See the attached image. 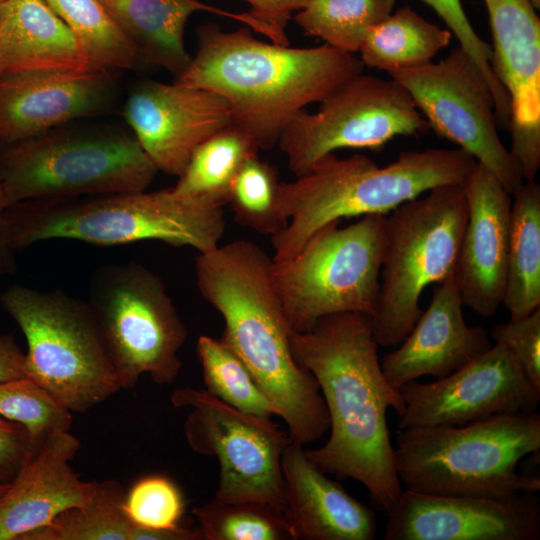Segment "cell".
Returning <instances> with one entry per match:
<instances>
[{"instance_id":"obj_45","label":"cell","mask_w":540,"mask_h":540,"mask_svg":"<svg viewBox=\"0 0 540 540\" xmlns=\"http://www.w3.org/2000/svg\"><path fill=\"white\" fill-rule=\"evenodd\" d=\"M8 487V485L0 486V494Z\"/></svg>"},{"instance_id":"obj_46","label":"cell","mask_w":540,"mask_h":540,"mask_svg":"<svg viewBox=\"0 0 540 540\" xmlns=\"http://www.w3.org/2000/svg\"><path fill=\"white\" fill-rule=\"evenodd\" d=\"M3 0H0V2H2Z\"/></svg>"},{"instance_id":"obj_35","label":"cell","mask_w":540,"mask_h":540,"mask_svg":"<svg viewBox=\"0 0 540 540\" xmlns=\"http://www.w3.org/2000/svg\"><path fill=\"white\" fill-rule=\"evenodd\" d=\"M185 505L178 485L160 474L138 479L125 493L122 503L126 516L134 525L154 531L180 528Z\"/></svg>"},{"instance_id":"obj_11","label":"cell","mask_w":540,"mask_h":540,"mask_svg":"<svg viewBox=\"0 0 540 540\" xmlns=\"http://www.w3.org/2000/svg\"><path fill=\"white\" fill-rule=\"evenodd\" d=\"M88 303L122 389L143 374L160 385L177 378L187 330L159 276L134 262L105 265L91 280Z\"/></svg>"},{"instance_id":"obj_31","label":"cell","mask_w":540,"mask_h":540,"mask_svg":"<svg viewBox=\"0 0 540 540\" xmlns=\"http://www.w3.org/2000/svg\"><path fill=\"white\" fill-rule=\"evenodd\" d=\"M397 0H310L294 19L305 35L354 54L368 31L393 12Z\"/></svg>"},{"instance_id":"obj_4","label":"cell","mask_w":540,"mask_h":540,"mask_svg":"<svg viewBox=\"0 0 540 540\" xmlns=\"http://www.w3.org/2000/svg\"><path fill=\"white\" fill-rule=\"evenodd\" d=\"M477 161L460 148L404 151L385 167L365 154H329L291 182H280L278 204L287 222L271 236L273 261L297 254L318 231L342 218L386 215L442 185L465 186Z\"/></svg>"},{"instance_id":"obj_14","label":"cell","mask_w":540,"mask_h":540,"mask_svg":"<svg viewBox=\"0 0 540 540\" xmlns=\"http://www.w3.org/2000/svg\"><path fill=\"white\" fill-rule=\"evenodd\" d=\"M388 74L405 88L437 134L487 168L511 195L521 186L520 167L497 131L492 91L460 46L437 63Z\"/></svg>"},{"instance_id":"obj_26","label":"cell","mask_w":540,"mask_h":540,"mask_svg":"<svg viewBox=\"0 0 540 540\" xmlns=\"http://www.w3.org/2000/svg\"><path fill=\"white\" fill-rule=\"evenodd\" d=\"M512 195L502 304L516 320L540 307V185L524 181Z\"/></svg>"},{"instance_id":"obj_7","label":"cell","mask_w":540,"mask_h":540,"mask_svg":"<svg viewBox=\"0 0 540 540\" xmlns=\"http://www.w3.org/2000/svg\"><path fill=\"white\" fill-rule=\"evenodd\" d=\"M0 299L26 339L27 378L59 405L84 413L122 389L88 302L21 285Z\"/></svg>"},{"instance_id":"obj_36","label":"cell","mask_w":540,"mask_h":540,"mask_svg":"<svg viewBox=\"0 0 540 540\" xmlns=\"http://www.w3.org/2000/svg\"><path fill=\"white\" fill-rule=\"evenodd\" d=\"M442 18L458 42L484 75L494 97L495 115L500 123L510 117V99L491 68L492 49L474 30L460 0H422Z\"/></svg>"},{"instance_id":"obj_20","label":"cell","mask_w":540,"mask_h":540,"mask_svg":"<svg viewBox=\"0 0 540 540\" xmlns=\"http://www.w3.org/2000/svg\"><path fill=\"white\" fill-rule=\"evenodd\" d=\"M79 449V440L69 431L34 443L18 475L0 494V540H22L94 497L99 482L82 480L70 465Z\"/></svg>"},{"instance_id":"obj_12","label":"cell","mask_w":540,"mask_h":540,"mask_svg":"<svg viewBox=\"0 0 540 540\" xmlns=\"http://www.w3.org/2000/svg\"><path fill=\"white\" fill-rule=\"evenodd\" d=\"M175 408H190L184 435L191 450L219 463L215 499L258 501L285 510L282 457L291 439L269 418L239 411L206 389H176Z\"/></svg>"},{"instance_id":"obj_2","label":"cell","mask_w":540,"mask_h":540,"mask_svg":"<svg viewBox=\"0 0 540 540\" xmlns=\"http://www.w3.org/2000/svg\"><path fill=\"white\" fill-rule=\"evenodd\" d=\"M271 271L272 258L243 239L199 253L195 262L197 287L225 322L221 341L285 421L291 441L304 446L326 433L330 419L316 379L294 359L293 330Z\"/></svg>"},{"instance_id":"obj_10","label":"cell","mask_w":540,"mask_h":540,"mask_svg":"<svg viewBox=\"0 0 540 540\" xmlns=\"http://www.w3.org/2000/svg\"><path fill=\"white\" fill-rule=\"evenodd\" d=\"M386 215L361 216L314 234L293 257L272 260V281L293 332L329 315L375 312Z\"/></svg>"},{"instance_id":"obj_28","label":"cell","mask_w":540,"mask_h":540,"mask_svg":"<svg viewBox=\"0 0 540 540\" xmlns=\"http://www.w3.org/2000/svg\"><path fill=\"white\" fill-rule=\"evenodd\" d=\"M451 38L449 29L405 6L372 27L358 52L364 66L390 73L431 62Z\"/></svg>"},{"instance_id":"obj_29","label":"cell","mask_w":540,"mask_h":540,"mask_svg":"<svg viewBox=\"0 0 540 540\" xmlns=\"http://www.w3.org/2000/svg\"><path fill=\"white\" fill-rule=\"evenodd\" d=\"M73 33L91 70L132 69L139 60L132 43L99 0H45Z\"/></svg>"},{"instance_id":"obj_13","label":"cell","mask_w":540,"mask_h":540,"mask_svg":"<svg viewBox=\"0 0 540 540\" xmlns=\"http://www.w3.org/2000/svg\"><path fill=\"white\" fill-rule=\"evenodd\" d=\"M429 129L400 83L362 72L324 98L318 111L300 112L277 145L298 177L337 150H377L395 137L424 134Z\"/></svg>"},{"instance_id":"obj_24","label":"cell","mask_w":540,"mask_h":540,"mask_svg":"<svg viewBox=\"0 0 540 540\" xmlns=\"http://www.w3.org/2000/svg\"><path fill=\"white\" fill-rule=\"evenodd\" d=\"M91 70L73 33L45 0L0 2V76Z\"/></svg>"},{"instance_id":"obj_39","label":"cell","mask_w":540,"mask_h":540,"mask_svg":"<svg viewBox=\"0 0 540 540\" xmlns=\"http://www.w3.org/2000/svg\"><path fill=\"white\" fill-rule=\"evenodd\" d=\"M42 395L28 379L0 383V416L32 426L42 412Z\"/></svg>"},{"instance_id":"obj_44","label":"cell","mask_w":540,"mask_h":540,"mask_svg":"<svg viewBox=\"0 0 540 540\" xmlns=\"http://www.w3.org/2000/svg\"><path fill=\"white\" fill-rule=\"evenodd\" d=\"M530 2L533 4L536 10H539L540 8V0H530Z\"/></svg>"},{"instance_id":"obj_27","label":"cell","mask_w":540,"mask_h":540,"mask_svg":"<svg viewBox=\"0 0 540 540\" xmlns=\"http://www.w3.org/2000/svg\"><path fill=\"white\" fill-rule=\"evenodd\" d=\"M259 148L241 128L229 124L201 143L171 189L181 198L207 208L228 204L235 178Z\"/></svg>"},{"instance_id":"obj_37","label":"cell","mask_w":540,"mask_h":540,"mask_svg":"<svg viewBox=\"0 0 540 540\" xmlns=\"http://www.w3.org/2000/svg\"><path fill=\"white\" fill-rule=\"evenodd\" d=\"M491 337L513 353L527 379L540 391V307L523 318L496 325Z\"/></svg>"},{"instance_id":"obj_38","label":"cell","mask_w":540,"mask_h":540,"mask_svg":"<svg viewBox=\"0 0 540 540\" xmlns=\"http://www.w3.org/2000/svg\"><path fill=\"white\" fill-rule=\"evenodd\" d=\"M250 5L247 12L249 27L278 45H289L286 29L292 14L310 0H244Z\"/></svg>"},{"instance_id":"obj_3","label":"cell","mask_w":540,"mask_h":540,"mask_svg":"<svg viewBox=\"0 0 540 540\" xmlns=\"http://www.w3.org/2000/svg\"><path fill=\"white\" fill-rule=\"evenodd\" d=\"M198 48L175 82L211 90L228 103L232 123L259 150L271 149L295 117L321 102L364 65L354 54L327 44L300 48L266 43L247 26L197 29Z\"/></svg>"},{"instance_id":"obj_25","label":"cell","mask_w":540,"mask_h":540,"mask_svg":"<svg viewBox=\"0 0 540 540\" xmlns=\"http://www.w3.org/2000/svg\"><path fill=\"white\" fill-rule=\"evenodd\" d=\"M113 22L135 47L139 59L161 67L175 77L192 56L185 47L184 31L189 17L206 11L248 25L246 12L235 13L200 0H99Z\"/></svg>"},{"instance_id":"obj_34","label":"cell","mask_w":540,"mask_h":540,"mask_svg":"<svg viewBox=\"0 0 540 540\" xmlns=\"http://www.w3.org/2000/svg\"><path fill=\"white\" fill-rule=\"evenodd\" d=\"M277 169L258 155L241 167L233 183L228 204L235 221L253 231L275 235L286 226L278 204Z\"/></svg>"},{"instance_id":"obj_32","label":"cell","mask_w":540,"mask_h":540,"mask_svg":"<svg viewBox=\"0 0 540 540\" xmlns=\"http://www.w3.org/2000/svg\"><path fill=\"white\" fill-rule=\"evenodd\" d=\"M192 513L202 540H294L283 512L263 502L214 498Z\"/></svg>"},{"instance_id":"obj_40","label":"cell","mask_w":540,"mask_h":540,"mask_svg":"<svg viewBox=\"0 0 540 540\" xmlns=\"http://www.w3.org/2000/svg\"><path fill=\"white\" fill-rule=\"evenodd\" d=\"M34 443L25 426L0 416V486L16 478Z\"/></svg>"},{"instance_id":"obj_15","label":"cell","mask_w":540,"mask_h":540,"mask_svg":"<svg viewBox=\"0 0 540 540\" xmlns=\"http://www.w3.org/2000/svg\"><path fill=\"white\" fill-rule=\"evenodd\" d=\"M397 389L405 406L399 429L461 426L497 415L532 413L540 401V391L516 357L499 343L437 381H411Z\"/></svg>"},{"instance_id":"obj_1","label":"cell","mask_w":540,"mask_h":540,"mask_svg":"<svg viewBox=\"0 0 540 540\" xmlns=\"http://www.w3.org/2000/svg\"><path fill=\"white\" fill-rule=\"evenodd\" d=\"M371 316L344 312L325 316L304 332H293L294 359L316 379L330 419L328 441L305 450L325 474L352 478L388 513L402 492L387 411L400 416L404 402L385 378Z\"/></svg>"},{"instance_id":"obj_8","label":"cell","mask_w":540,"mask_h":540,"mask_svg":"<svg viewBox=\"0 0 540 540\" xmlns=\"http://www.w3.org/2000/svg\"><path fill=\"white\" fill-rule=\"evenodd\" d=\"M467 216L459 185L435 187L386 215L382 280L371 316L378 345L400 344L422 312L424 289L454 275Z\"/></svg>"},{"instance_id":"obj_6","label":"cell","mask_w":540,"mask_h":540,"mask_svg":"<svg viewBox=\"0 0 540 540\" xmlns=\"http://www.w3.org/2000/svg\"><path fill=\"white\" fill-rule=\"evenodd\" d=\"M540 448V415L515 413L466 425L397 432L395 469L406 490L510 498L540 490V478L517 470Z\"/></svg>"},{"instance_id":"obj_9","label":"cell","mask_w":540,"mask_h":540,"mask_svg":"<svg viewBox=\"0 0 540 540\" xmlns=\"http://www.w3.org/2000/svg\"><path fill=\"white\" fill-rule=\"evenodd\" d=\"M156 167L134 136L50 130L0 157L6 208L29 200L145 191Z\"/></svg>"},{"instance_id":"obj_43","label":"cell","mask_w":540,"mask_h":540,"mask_svg":"<svg viewBox=\"0 0 540 540\" xmlns=\"http://www.w3.org/2000/svg\"><path fill=\"white\" fill-rule=\"evenodd\" d=\"M10 252L8 248L0 247V275L8 268L11 263Z\"/></svg>"},{"instance_id":"obj_33","label":"cell","mask_w":540,"mask_h":540,"mask_svg":"<svg viewBox=\"0 0 540 540\" xmlns=\"http://www.w3.org/2000/svg\"><path fill=\"white\" fill-rule=\"evenodd\" d=\"M196 352L209 393L244 413L269 419L277 415L246 366L221 339L200 336Z\"/></svg>"},{"instance_id":"obj_41","label":"cell","mask_w":540,"mask_h":540,"mask_svg":"<svg viewBox=\"0 0 540 540\" xmlns=\"http://www.w3.org/2000/svg\"><path fill=\"white\" fill-rule=\"evenodd\" d=\"M26 356L11 335H0V383L26 379Z\"/></svg>"},{"instance_id":"obj_17","label":"cell","mask_w":540,"mask_h":540,"mask_svg":"<svg viewBox=\"0 0 540 540\" xmlns=\"http://www.w3.org/2000/svg\"><path fill=\"white\" fill-rule=\"evenodd\" d=\"M124 116L157 171L176 177L201 143L232 123L230 107L220 95L175 81L136 85Z\"/></svg>"},{"instance_id":"obj_23","label":"cell","mask_w":540,"mask_h":540,"mask_svg":"<svg viewBox=\"0 0 540 540\" xmlns=\"http://www.w3.org/2000/svg\"><path fill=\"white\" fill-rule=\"evenodd\" d=\"M285 510L294 540H373L377 517L315 466L303 445L291 441L283 453Z\"/></svg>"},{"instance_id":"obj_22","label":"cell","mask_w":540,"mask_h":540,"mask_svg":"<svg viewBox=\"0 0 540 540\" xmlns=\"http://www.w3.org/2000/svg\"><path fill=\"white\" fill-rule=\"evenodd\" d=\"M463 307L454 275L435 284L429 306L401 346L380 361L390 385L399 388L425 375L445 377L492 346L484 328L466 324Z\"/></svg>"},{"instance_id":"obj_21","label":"cell","mask_w":540,"mask_h":540,"mask_svg":"<svg viewBox=\"0 0 540 540\" xmlns=\"http://www.w3.org/2000/svg\"><path fill=\"white\" fill-rule=\"evenodd\" d=\"M109 71L35 70L0 76V140L15 143L98 112Z\"/></svg>"},{"instance_id":"obj_19","label":"cell","mask_w":540,"mask_h":540,"mask_svg":"<svg viewBox=\"0 0 540 540\" xmlns=\"http://www.w3.org/2000/svg\"><path fill=\"white\" fill-rule=\"evenodd\" d=\"M463 188L468 216L454 280L463 306L487 318L497 312L504 298L512 199L479 163Z\"/></svg>"},{"instance_id":"obj_30","label":"cell","mask_w":540,"mask_h":540,"mask_svg":"<svg viewBox=\"0 0 540 540\" xmlns=\"http://www.w3.org/2000/svg\"><path fill=\"white\" fill-rule=\"evenodd\" d=\"M124 496L118 481L99 482L89 502L64 511L22 540H134L136 525L123 510Z\"/></svg>"},{"instance_id":"obj_5","label":"cell","mask_w":540,"mask_h":540,"mask_svg":"<svg viewBox=\"0 0 540 540\" xmlns=\"http://www.w3.org/2000/svg\"><path fill=\"white\" fill-rule=\"evenodd\" d=\"M225 232L223 209L207 208L172 189L29 200L6 208L3 243L20 250L49 239L113 246L159 240L214 250Z\"/></svg>"},{"instance_id":"obj_42","label":"cell","mask_w":540,"mask_h":540,"mask_svg":"<svg viewBox=\"0 0 540 540\" xmlns=\"http://www.w3.org/2000/svg\"><path fill=\"white\" fill-rule=\"evenodd\" d=\"M6 210L4 193L0 181V247H5L3 244V221H4V212ZM6 248V247H5Z\"/></svg>"},{"instance_id":"obj_16","label":"cell","mask_w":540,"mask_h":540,"mask_svg":"<svg viewBox=\"0 0 540 540\" xmlns=\"http://www.w3.org/2000/svg\"><path fill=\"white\" fill-rule=\"evenodd\" d=\"M385 540H538L535 493L510 498L402 490L388 511Z\"/></svg>"},{"instance_id":"obj_18","label":"cell","mask_w":540,"mask_h":540,"mask_svg":"<svg viewBox=\"0 0 540 540\" xmlns=\"http://www.w3.org/2000/svg\"><path fill=\"white\" fill-rule=\"evenodd\" d=\"M491 68L510 99L511 153L524 181L540 168V19L530 0H484Z\"/></svg>"}]
</instances>
